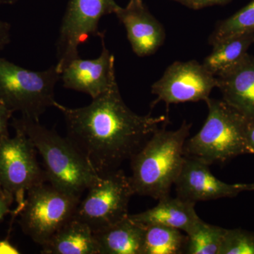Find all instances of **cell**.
<instances>
[{
	"label": "cell",
	"instance_id": "cell-31",
	"mask_svg": "<svg viewBox=\"0 0 254 254\" xmlns=\"http://www.w3.org/2000/svg\"><path fill=\"white\" fill-rule=\"evenodd\" d=\"M252 190H254V183H252Z\"/></svg>",
	"mask_w": 254,
	"mask_h": 254
},
{
	"label": "cell",
	"instance_id": "cell-5",
	"mask_svg": "<svg viewBox=\"0 0 254 254\" xmlns=\"http://www.w3.org/2000/svg\"><path fill=\"white\" fill-rule=\"evenodd\" d=\"M60 79L56 66L35 71L0 58V101L21 116L39 120L57 103L55 88Z\"/></svg>",
	"mask_w": 254,
	"mask_h": 254
},
{
	"label": "cell",
	"instance_id": "cell-19",
	"mask_svg": "<svg viewBox=\"0 0 254 254\" xmlns=\"http://www.w3.org/2000/svg\"><path fill=\"white\" fill-rule=\"evenodd\" d=\"M162 225L145 227L143 254H185L187 235Z\"/></svg>",
	"mask_w": 254,
	"mask_h": 254
},
{
	"label": "cell",
	"instance_id": "cell-26",
	"mask_svg": "<svg viewBox=\"0 0 254 254\" xmlns=\"http://www.w3.org/2000/svg\"><path fill=\"white\" fill-rule=\"evenodd\" d=\"M231 0H190V8L193 9H200L215 5L227 4Z\"/></svg>",
	"mask_w": 254,
	"mask_h": 254
},
{
	"label": "cell",
	"instance_id": "cell-18",
	"mask_svg": "<svg viewBox=\"0 0 254 254\" xmlns=\"http://www.w3.org/2000/svg\"><path fill=\"white\" fill-rule=\"evenodd\" d=\"M254 43V33L222 40L213 45L211 53L205 58L202 64L216 77L243 59Z\"/></svg>",
	"mask_w": 254,
	"mask_h": 254
},
{
	"label": "cell",
	"instance_id": "cell-17",
	"mask_svg": "<svg viewBox=\"0 0 254 254\" xmlns=\"http://www.w3.org/2000/svg\"><path fill=\"white\" fill-rule=\"evenodd\" d=\"M41 247L43 254H99L93 232L74 217Z\"/></svg>",
	"mask_w": 254,
	"mask_h": 254
},
{
	"label": "cell",
	"instance_id": "cell-28",
	"mask_svg": "<svg viewBox=\"0 0 254 254\" xmlns=\"http://www.w3.org/2000/svg\"><path fill=\"white\" fill-rule=\"evenodd\" d=\"M247 139L254 155V120H248L247 123Z\"/></svg>",
	"mask_w": 254,
	"mask_h": 254
},
{
	"label": "cell",
	"instance_id": "cell-8",
	"mask_svg": "<svg viewBox=\"0 0 254 254\" xmlns=\"http://www.w3.org/2000/svg\"><path fill=\"white\" fill-rule=\"evenodd\" d=\"M135 195L129 177L123 170L100 175L80 201L74 218L99 231L128 216V203Z\"/></svg>",
	"mask_w": 254,
	"mask_h": 254
},
{
	"label": "cell",
	"instance_id": "cell-22",
	"mask_svg": "<svg viewBox=\"0 0 254 254\" xmlns=\"http://www.w3.org/2000/svg\"><path fill=\"white\" fill-rule=\"evenodd\" d=\"M219 254H254V232L226 229Z\"/></svg>",
	"mask_w": 254,
	"mask_h": 254
},
{
	"label": "cell",
	"instance_id": "cell-25",
	"mask_svg": "<svg viewBox=\"0 0 254 254\" xmlns=\"http://www.w3.org/2000/svg\"><path fill=\"white\" fill-rule=\"evenodd\" d=\"M11 24L0 18V51L11 42Z\"/></svg>",
	"mask_w": 254,
	"mask_h": 254
},
{
	"label": "cell",
	"instance_id": "cell-24",
	"mask_svg": "<svg viewBox=\"0 0 254 254\" xmlns=\"http://www.w3.org/2000/svg\"><path fill=\"white\" fill-rule=\"evenodd\" d=\"M14 198L0 186V221L9 212Z\"/></svg>",
	"mask_w": 254,
	"mask_h": 254
},
{
	"label": "cell",
	"instance_id": "cell-4",
	"mask_svg": "<svg viewBox=\"0 0 254 254\" xmlns=\"http://www.w3.org/2000/svg\"><path fill=\"white\" fill-rule=\"evenodd\" d=\"M208 113L199 131L185 142V157L210 165L240 155H254L247 139L248 120L223 100H205Z\"/></svg>",
	"mask_w": 254,
	"mask_h": 254
},
{
	"label": "cell",
	"instance_id": "cell-7",
	"mask_svg": "<svg viewBox=\"0 0 254 254\" xmlns=\"http://www.w3.org/2000/svg\"><path fill=\"white\" fill-rule=\"evenodd\" d=\"M14 129L13 137L0 136V186L17 202L16 215L28 190L48 180L33 142L22 130Z\"/></svg>",
	"mask_w": 254,
	"mask_h": 254
},
{
	"label": "cell",
	"instance_id": "cell-9",
	"mask_svg": "<svg viewBox=\"0 0 254 254\" xmlns=\"http://www.w3.org/2000/svg\"><path fill=\"white\" fill-rule=\"evenodd\" d=\"M115 0H69L57 42L55 66L60 73L72 60L79 58L78 47L91 36H100V18L115 14L120 8Z\"/></svg>",
	"mask_w": 254,
	"mask_h": 254
},
{
	"label": "cell",
	"instance_id": "cell-15",
	"mask_svg": "<svg viewBox=\"0 0 254 254\" xmlns=\"http://www.w3.org/2000/svg\"><path fill=\"white\" fill-rule=\"evenodd\" d=\"M195 205L193 202L169 195L159 199L158 204L153 208L128 215L133 221L144 227L162 225L177 229L188 235L202 220L195 212Z\"/></svg>",
	"mask_w": 254,
	"mask_h": 254
},
{
	"label": "cell",
	"instance_id": "cell-6",
	"mask_svg": "<svg viewBox=\"0 0 254 254\" xmlns=\"http://www.w3.org/2000/svg\"><path fill=\"white\" fill-rule=\"evenodd\" d=\"M47 183L28 190L16 214L23 232L41 247L74 217L81 201V198Z\"/></svg>",
	"mask_w": 254,
	"mask_h": 254
},
{
	"label": "cell",
	"instance_id": "cell-23",
	"mask_svg": "<svg viewBox=\"0 0 254 254\" xmlns=\"http://www.w3.org/2000/svg\"><path fill=\"white\" fill-rule=\"evenodd\" d=\"M13 112L0 101V136H8L9 122L13 115Z\"/></svg>",
	"mask_w": 254,
	"mask_h": 254
},
{
	"label": "cell",
	"instance_id": "cell-21",
	"mask_svg": "<svg viewBox=\"0 0 254 254\" xmlns=\"http://www.w3.org/2000/svg\"><path fill=\"white\" fill-rule=\"evenodd\" d=\"M250 33H254V0L236 14L220 21L209 37V44L213 46L222 40Z\"/></svg>",
	"mask_w": 254,
	"mask_h": 254
},
{
	"label": "cell",
	"instance_id": "cell-14",
	"mask_svg": "<svg viewBox=\"0 0 254 254\" xmlns=\"http://www.w3.org/2000/svg\"><path fill=\"white\" fill-rule=\"evenodd\" d=\"M222 100L248 120H254V56L243 59L216 76Z\"/></svg>",
	"mask_w": 254,
	"mask_h": 254
},
{
	"label": "cell",
	"instance_id": "cell-2",
	"mask_svg": "<svg viewBox=\"0 0 254 254\" xmlns=\"http://www.w3.org/2000/svg\"><path fill=\"white\" fill-rule=\"evenodd\" d=\"M12 126L22 130L33 142L43 160L48 183L53 187L81 198L99 178V174L67 137L46 128L39 120L24 116L14 119Z\"/></svg>",
	"mask_w": 254,
	"mask_h": 254
},
{
	"label": "cell",
	"instance_id": "cell-1",
	"mask_svg": "<svg viewBox=\"0 0 254 254\" xmlns=\"http://www.w3.org/2000/svg\"><path fill=\"white\" fill-rule=\"evenodd\" d=\"M55 108L63 113L66 137L91 164L99 175L118 170L137 152L167 121V117L139 115L126 105L118 83L78 108Z\"/></svg>",
	"mask_w": 254,
	"mask_h": 254
},
{
	"label": "cell",
	"instance_id": "cell-27",
	"mask_svg": "<svg viewBox=\"0 0 254 254\" xmlns=\"http://www.w3.org/2000/svg\"><path fill=\"white\" fill-rule=\"evenodd\" d=\"M20 252L9 240H0V254H19Z\"/></svg>",
	"mask_w": 254,
	"mask_h": 254
},
{
	"label": "cell",
	"instance_id": "cell-3",
	"mask_svg": "<svg viewBox=\"0 0 254 254\" xmlns=\"http://www.w3.org/2000/svg\"><path fill=\"white\" fill-rule=\"evenodd\" d=\"M191 124L175 131L158 128L130 160L134 194L159 200L170 195L185 161L184 146Z\"/></svg>",
	"mask_w": 254,
	"mask_h": 254
},
{
	"label": "cell",
	"instance_id": "cell-11",
	"mask_svg": "<svg viewBox=\"0 0 254 254\" xmlns=\"http://www.w3.org/2000/svg\"><path fill=\"white\" fill-rule=\"evenodd\" d=\"M210 165L198 159L185 157L174 185L177 196L187 201L232 198L242 192L252 190V184H227L214 176Z\"/></svg>",
	"mask_w": 254,
	"mask_h": 254
},
{
	"label": "cell",
	"instance_id": "cell-13",
	"mask_svg": "<svg viewBox=\"0 0 254 254\" xmlns=\"http://www.w3.org/2000/svg\"><path fill=\"white\" fill-rule=\"evenodd\" d=\"M115 14L126 28L127 38L137 56H150L163 46L165 29L143 0H130L126 7L120 6Z\"/></svg>",
	"mask_w": 254,
	"mask_h": 254
},
{
	"label": "cell",
	"instance_id": "cell-12",
	"mask_svg": "<svg viewBox=\"0 0 254 254\" xmlns=\"http://www.w3.org/2000/svg\"><path fill=\"white\" fill-rule=\"evenodd\" d=\"M102 41L101 54L94 60H72L60 73V79L67 89L86 93L92 99L97 98L117 83L115 57L106 48L104 34Z\"/></svg>",
	"mask_w": 254,
	"mask_h": 254
},
{
	"label": "cell",
	"instance_id": "cell-20",
	"mask_svg": "<svg viewBox=\"0 0 254 254\" xmlns=\"http://www.w3.org/2000/svg\"><path fill=\"white\" fill-rule=\"evenodd\" d=\"M226 229L201 220L187 235L185 254H219Z\"/></svg>",
	"mask_w": 254,
	"mask_h": 254
},
{
	"label": "cell",
	"instance_id": "cell-30",
	"mask_svg": "<svg viewBox=\"0 0 254 254\" xmlns=\"http://www.w3.org/2000/svg\"><path fill=\"white\" fill-rule=\"evenodd\" d=\"M173 1H177V2L180 3V4L184 5V6L190 8V0H173Z\"/></svg>",
	"mask_w": 254,
	"mask_h": 254
},
{
	"label": "cell",
	"instance_id": "cell-29",
	"mask_svg": "<svg viewBox=\"0 0 254 254\" xmlns=\"http://www.w3.org/2000/svg\"><path fill=\"white\" fill-rule=\"evenodd\" d=\"M20 0H0V6L3 4L12 5L16 4Z\"/></svg>",
	"mask_w": 254,
	"mask_h": 254
},
{
	"label": "cell",
	"instance_id": "cell-16",
	"mask_svg": "<svg viewBox=\"0 0 254 254\" xmlns=\"http://www.w3.org/2000/svg\"><path fill=\"white\" fill-rule=\"evenodd\" d=\"M145 232V227L128 215L93 234L99 254H143Z\"/></svg>",
	"mask_w": 254,
	"mask_h": 254
},
{
	"label": "cell",
	"instance_id": "cell-10",
	"mask_svg": "<svg viewBox=\"0 0 254 254\" xmlns=\"http://www.w3.org/2000/svg\"><path fill=\"white\" fill-rule=\"evenodd\" d=\"M216 77L202 64L195 60L175 62L152 85V93L157 98L151 106L164 102L168 113L170 105L205 101L213 88H216Z\"/></svg>",
	"mask_w": 254,
	"mask_h": 254
}]
</instances>
